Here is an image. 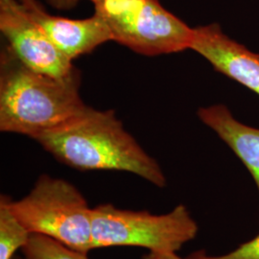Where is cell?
Masks as SVG:
<instances>
[{
  "label": "cell",
  "instance_id": "cell-1",
  "mask_svg": "<svg viewBox=\"0 0 259 259\" xmlns=\"http://www.w3.org/2000/svg\"><path fill=\"white\" fill-rule=\"evenodd\" d=\"M37 143L56 159L80 171H122L163 188L159 163L127 132L112 110L85 111L60 127L40 134Z\"/></svg>",
  "mask_w": 259,
  "mask_h": 259
},
{
  "label": "cell",
  "instance_id": "cell-2",
  "mask_svg": "<svg viewBox=\"0 0 259 259\" xmlns=\"http://www.w3.org/2000/svg\"><path fill=\"white\" fill-rule=\"evenodd\" d=\"M75 67L55 77L23 65L6 45L0 52V131L35 139L81 114L89 107Z\"/></svg>",
  "mask_w": 259,
  "mask_h": 259
},
{
  "label": "cell",
  "instance_id": "cell-3",
  "mask_svg": "<svg viewBox=\"0 0 259 259\" xmlns=\"http://www.w3.org/2000/svg\"><path fill=\"white\" fill-rule=\"evenodd\" d=\"M11 210L31 234L45 235L88 254L93 248L92 209L75 185L42 174L19 201L8 196Z\"/></svg>",
  "mask_w": 259,
  "mask_h": 259
},
{
  "label": "cell",
  "instance_id": "cell-4",
  "mask_svg": "<svg viewBox=\"0 0 259 259\" xmlns=\"http://www.w3.org/2000/svg\"><path fill=\"white\" fill-rule=\"evenodd\" d=\"M93 248L140 247L176 252L197 237L199 226L185 204L166 214L134 211L102 204L92 209Z\"/></svg>",
  "mask_w": 259,
  "mask_h": 259
},
{
  "label": "cell",
  "instance_id": "cell-5",
  "mask_svg": "<svg viewBox=\"0 0 259 259\" xmlns=\"http://www.w3.org/2000/svg\"><path fill=\"white\" fill-rule=\"evenodd\" d=\"M94 14L115 41L140 55L155 57L190 50L194 28L170 13L159 0H98Z\"/></svg>",
  "mask_w": 259,
  "mask_h": 259
},
{
  "label": "cell",
  "instance_id": "cell-6",
  "mask_svg": "<svg viewBox=\"0 0 259 259\" xmlns=\"http://www.w3.org/2000/svg\"><path fill=\"white\" fill-rule=\"evenodd\" d=\"M0 32L11 51L33 70L65 77L76 67L28 16L19 0H0Z\"/></svg>",
  "mask_w": 259,
  "mask_h": 259
},
{
  "label": "cell",
  "instance_id": "cell-7",
  "mask_svg": "<svg viewBox=\"0 0 259 259\" xmlns=\"http://www.w3.org/2000/svg\"><path fill=\"white\" fill-rule=\"evenodd\" d=\"M190 50L213 68L259 96V53L229 37L218 23L194 28Z\"/></svg>",
  "mask_w": 259,
  "mask_h": 259
},
{
  "label": "cell",
  "instance_id": "cell-8",
  "mask_svg": "<svg viewBox=\"0 0 259 259\" xmlns=\"http://www.w3.org/2000/svg\"><path fill=\"white\" fill-rule=\"evenodd\" d=\"M19 2L52 44L72 62L111 41L109 28L96 14L87 19H67L50 14L39 0H19Z\"/></svg>",
  "mask_w": 259,
  "mask_h": 259
},
{
  "label": "cell",
  "instance_id": "cell-9",
  "mask_svg": "<svg viewBox=\"0 0 259 259\" xmlns=\"http://www.w3.org/2000/svg\"><path fill=\"white\" fill-rule=\"evenodd\" d=\"M197 115L248 169L259 194V129L237 120L224 104L202 107Z\"/></svg>",
  "mask_w": 259,
  "mask_h": 259
},
{
  "label": "cell",
  "instance_id": "cell-10",
  "mask_svg": "<svg viewBox=\"0 0 259 259\" xmlns=\"http://www.w3.org/2000/svg\"><path fill=\"white\" fill-rule=\"evenodd\" d=\"M31 233L11 210L8 196L0 197V259H13L27 244Z\"/></svg>",
  "mask_w": 259,
  "mask_h": 259
},
{
  "label": "cell",
  "instance_id": "cell-11",
  "mask_svg": "<svg viewBox=\"0 0 259 259\" xmlns=\"http://www.w3.org/2000/svg\"><path fill=\"white\" fill-rule=\"evenodd\" d=\"M22 252L25 259H89L88 254L71 250L40 234H31Z\"/></svg>",
  "mask_w": 259,
  "mask_h": 259
},
{
  "label": "cell",
  "instance_id": "cell-12",
  "mask_svg": "<svg viewBox=\"0 0 259 259\" xmlns=\"http://www.w3.org/2000/svg\"><path fill=\"white\" fill-rule=\"evenodd\" d=\"M186 259H259V233L227 253L211 255L204 250H199L190 253Z\"/></svg>",
  "mask_w": 259,
  "mask_h": 259
},
{
  "label": "cell",
  "instance_id": "cell-13",
  "mask_svg": "<svg viewBox=\"0 0 259 259\" xmlns=\"http://www.w3.org/2000/svg\"><path fill=\"white\" fill-rule=\"evenodd\" d=\"M54 9L60 11H69L73 9L80 0H46Z\"/></svg>",
  "mask_w": 259,
  "mask_h": 259
},
{
  "label": "cell",
  "instance_id": "cell-14",
  "mask_svg": "<svg viewBox=\"0 0 259 259\" xmlns=\"http://www.w3.org/2000/svg\"><path fill=\"white\" fill-rule=\"evenodd\" d=\"M142 259H186L180 257L176 252L150 251L142 256Z\"/></svg>",
  "mask_w": 259,
  "mask_h": 259
},
{
  "label": "cell",
  "instance_id": "cell-15",
  "mask_svg": "<svg viewBox=\"0 0 259 259\" xmlns=\"http://www.w3.org/2000/svg\"><path fill=\"white\" fill-rule=\"evenodd\" d=\"M13 259H23V258H21V257H19V256H17V255H15V256H14V258ZM25 259V258H24Z\"/></svg>",
  "mask_w": 259,
  "mask_h": 259
},
{
  "label": "cell",
  "instance_id": "cell-16",
  "mask_svg": "<svg viewBox=\"0 0 259 259\" xmlns=\"http://www.w3.org/2000/svg\"><path fill=\"white\" fill-rule=\"evenodd\" d=\"M89 1H91V2H93V3H95V2L98 1V0H89Z\"/></svg>",
  "mask_w": 259,
  "mask_h": 259
}]
</instances>
